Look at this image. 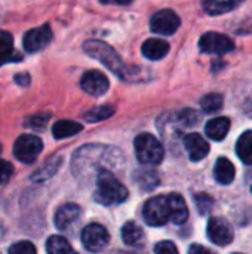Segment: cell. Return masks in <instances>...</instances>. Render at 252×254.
Returning a JSON list of instances; mask_svg holds the SVG:
<instances>
[{
	"label": "cell",
	"instance_id": "6da1fadb",
	"mask_svg": "<svg viewBox=\"0 0 252 254\" xmlns=\"http://www.w3.org/2000/svg\"><path fill=\"white\" fill-rule=\"evenodd\" d=\"M122 159V152L113 146L86 144L76 152L73 159V170L79 177H89L91 174H95L97 177L101 170H111L113 167L119 165Z\"/></svg>",
	"mask_w": 252,
	"mask_h": 254
},
{
	"label": "cell",
	"instance_id": "7a4b0ae2",
	"mask_svg": "<svg viewBox=\"0 0 252 254\" xmlns=\"http://www.w3.org/2000/svg\"><path fill=\"white\" fill-rule=\"evenodd\" d=\"M94 199L105 207L117 205L128 199V189L114 177L110 170H101L97 174V190Z\"/></svg>",
	"mask_w": 252,
	"mask_h": 254
},
{
	"label": "cell",
	"instance_id": "3957f363",
	"mask_svg": "<svg viewBox=\"0 0 252 254\" xmlns=\"http://www.w3.org/2000/svg\"><path fill=\"white\" fill-rule=\"evenodd\" d=\"M83 51L89 57H92L94 60H97L102 65H105L117 77L128 79V71H129L128 67L125 65V63L122 61V58L119 57L116 49L111 48L110 45H107L101 40L91 39V40H86L83 43Z\"/></svg>",
	"mask_w": 252,
	"mask_h": 254
},
{
	"label": "cell",
	"instance_id": "277c9868",
	"mask_svg": "<svg viewBox=\"0 0 252 254\" xmlns=\"http://www.w3.org/2000/svg\"><path fill=\"white\" fill-rule=\"evenodd\" d=\"M134 146L137 159L144 165H159L165 156L162 143L151 134L137 135Z\"/></svg>",
	"mask_w": 252,
	"mask_h": 254
},
{
	"label": "cell",
	"instance_id": "5b68a950",
	"mask_svg": "<svg viewBox=\"0 0 252 254\" xmlns=\"http://www.w3.org/2000/svg\"><path fill=\"white\" fill-rule=\"evenodd\" d=\"M143 216L147 225L150 226H163L168 220H171L168 195H159L150 198L143 208Z\"/></svg>",
	"mask_w": 252,
	"mask_h": 254
},
{
	"label": "cell",
	"instance_id": "8992f818",
	"mask_svg": "<svg viewBox=\"0 0 252 254\" xmlns=\"http://www.w3.org/2000/svg\"><path fill=\"white\" fill-rule=\"evenodd\" d=\"M43 143L37 135H19L13 144V155L22 164H33L42 153Z\"/></svg>",
	"mask_w": 252,
	"mask_h": 254
},
{
	"label": "cell",
	"instance_id": "52a82bcc",
	"mask_svg": "<svg viewBox=\"0 0 252 254\" xmlns=\"http://www.w3.org/2000/svg\"><path fill=\"white\" fill-rule=\"evenodd\" d=\"M110 241L107 229L100 223H91L82 231V244L91 253L102 252Z\"/></svg>",
	"mask_w": 252,
	"mask_h": 254
},
{
	"label": "cell",
	"instance_id": "ba28073f",
	"mask_svg": "<svg viewBox=\"0 0 252 254\" xmlns=\"http://www.w3.org/2000/svg\"><path fill=\"white\" fill-rule=\"evenodd\" d=\"M180 24H181L180 16L172 9H162L151 16L150 30L154 34L171 36L178 30Z\"/></svg>",
	"mask_w": 252,
	"mask_h": 254
},
{
	"label": "cell",
	"instance_id": "9c48e42d",
	"mask_svg": "<svg viewBox=\"0 0 252 254\" xmlns=\"http://www.w3.org/2000/svg\"><path fill=\"white\" fill-rule=\"evenodd\" d=\"M199 49L205 54H227L232 52L235 49V43L233 40L221 33H215V31H209L205 33L201 40H199Z\"/></svg>",
	"mask_w": 252,
	"mask_h": 254
},
{
	"label": "cell",
	"instance_id": "30bf717a",
	"mask_svg": "<svg viewBox=\"0 0 252 254\" xmlns=\"http://www.w3.org/2000/svg\"><path fill=\"white\" fill-rule=\"evenodd\" d=\"M52 40V30L49 24H43L37 28H33L30 31L25 33L24 39H22V45L24 49L30 54L39 52L43 48H46L49 45V42Z\"/></svg>",
	"mask_w": 252,
	"mask_h": 254
},
{
	"label": "cell",
	"instance_id": "8fae6325",
	"mask_svg": "<svg viewBox=\"0 0 252 254\" xmlns=\"http://www.w3.org/2000/svg\"><path fill=\"white\" fill-rule=\"evenodd\" d=\"M80 86L86 94H89L92 97H101L108 91L110 82L102 71L88 70L86 73H83V76L80 79Z\"/></svg>",
	"mask_w": 252,
	"mask_h": 254
},
{
	"label": "cell",
	"instance_id": "7c38bea8",
	"mask_svg": "<svg viewBox=\"0 0 252 254\" xmlns=\"http://www.w3.org/2000/svg\"><path fill=\"white\" fill-rule=\"evenodd\" d=\"M206 234H208V238L215 246L224 247V246H229L233 241V231H232V228L229 226V223L226 220L218 219V217H212L208 222Z\"/></svg>",
	"mask_w": 252,
	"mask_h": 254
},
{
	"label": "cell",
	"instance_id": "4fadbf2b",
	"mask_svg": "<svg viewBox=\"0 0 252 254\" xmlns=\"http://www.w3.org/2000/svg\"><path fill=\"white\" fill-rule=\"evenodd\" d=\"M183 143H184V147L187 150L189 158L193 162L202 161L209 153V144H208V141L201 134L192 132V134L184 137Z\"/></svg>",
	"mask_w": 252,
	"mask_h": 254
},
{
	"label": "cell",
	"instance_id": "5bb4252c",
	"mask_svg": "<svg viewBox=\"0 0 252 254\" xmlns=\"http://www.w3.org/2000/svg\"><path fill=\"white\" fill-rule=\"evenodd\" d=\"M80 207L76 204H65L59 207L55 213V226L59 231L68 229L71 225H74L80 217Z\"/></svg>",
	"mask_w": 252,
	"mask_h": 254
},
{
	"label": "cell",
	"instance_id": "9a60e30c",
	"mask_svg": "<svg viewBox=\"0 0 252 254\" xmlns=\"http://www.w3.org/2000/svg\"><path fill=\"white\" fill-rule=\"evenodd\" d=\"M168 202H169L171 220L175 225L186 223L189 219V208H187L184 198L178 193H171V195H168Z\"/></svg>",
	"mask_w": 252,
	"mask_h": 254
},
{
	"label": "cell",
	"instance_id": "2e32d148",
	"mask_svg": "<svg viewBox=\"0 0 252 254\" xmlns=\"http://www.w3.org/2000/svg\"><path fill=\"white\" fill-rule=\"evenodd\" d=\"M141 52L151 61L162 60L169 52V43L162 39H147L141 46Z\"/></svg>",
	"mask_w": 252,
	"mask_h": 254
},
{
	"label": "cell",
	"instance_id": "e0dca14e",
	"mask_svg": "<svg viewBox=\"0 0 252 254\" xmlns=\"http://www.w3.org/2000/svg\"><path fill=\"white\" fill-rule=\"evenodd\" d=\"M229 129H230V119L224 116L214 118L205 125V134L211 140H215V141L224 140L226 135L229 134Z\"/></svg>",
	"mask_w": 252,
	"mask_h": 254
},
{
	"label": "cell",
	"instance_id": "ac0fdd59",
	"mask_svg": "<svg viewBox=\"0 0 252 254\" xmlns=\"http://www.w3.org/2000/svg\"><path fill=\"white\" fill-rule=\"evenodd\" d=\"M236 171L235 165L227 158H218L215 168H214V177L220 185H230L235 180Z\"/></svg>",
	"mask_w": 252,
	"mask_h": 254
},
{
	"label": "cell",
	"instance_id": "d6986e66",
	"mask_svg": "<svg viewBox=\"0 0 252 254\" xmlns=\"http://www.w3.org/2000/svg\"><path fill=\"white\" fill-rule=\"evenodd\" d=\"M122 240L129 247H138V246H141V243L144 240L143 229L137 223L128 222L122 228Z\"/></svg>",
	"mask_w": 252,
	"mask_h": 254
},
{
	"label": "cell",
	"instance_id": "ffe728a7",
	"mask_svg": "<svg viewBox=\"0 0 252 254\" xmlns=\"http://www.w3.org/2000/svg\"><path fill=\"white\" fill-rule=\"evenodd\" d=\"M82 129H83V127L74 121H58L52 127V134L56 140H61V138L73 137L77 132H80Z\"/></svg>",
	"mask_w": 252,
	"mask_h": 254
},
{
	"label": "cell",
	"instance_id": "44dd1931",
	"mask_svg": "<svg viewBox=\"0 0 252 254\" xmlns=\"http://www.w3.org/2000/svg\"><path fill=\"white\" fill-rule=\"evenodd\" d=\"M61 162H62V158H59V156H53V158L48 159V161H46V162H45V164L31 176V180L36 182V183H42V182L50 179V177L56 173V170L59 168Z\"/></svg>",
	"mask_w": 252,
	"mask_h": 254
},
{
	"label": "cell",
	"instance_id": "7402d4cb",
	"mask_svg": "<svg viewBox=\"0 0 252 254\" xmlns=\"http://www.w3.org/2000/svg\"><path fill=\"white\" fill-rule=\"evenodd\" d=\"M236 153L244 164L252 165V131H245L239 137L236 143Z\"/></svg>",
	"mask_w": 252,
	"mask_h": 254
},
{
	"label": "cell",
	"instance_id": "603a6c76",
	"mask_svg": "<svg viewBox=\"0 0 252 254\" xmlns=\"http://www.w3.org/2000/svg\"><path fill=\"white\" fill-rule=\"evenodd\" d=\"M46 252H48V254H77L71 249L68 241L59 235H53L48 240Z\"/></svg>",
	"mask_w": 252,
	"mask_h": 254
},
{
	"label": "cell",
	"instance_id": "cb8c5ba5",
	"mask_svg": "<svg viewBox=\"0 0 252 254\" xmlns=\"http://www.w3.org/2000/svg\"><path fill=\"white\" fill-rule=\"evenodd\" d=\"M113 113H114V107H111V106H98V107H94L89 112H86L83 115V118H85L86 122H100V121L108 119Z\"/></svg>",
	"mask_w": 252,
	"mask_h": 254
},
{
	"label": "cell",
	"instance_id": "d4e9b609",
	"mask_svg": "<svg viewBox=\"0 0 252 254\" xmlns=\"http://www.w3.org/2000/svg\"><path fill=\"white\" fill-rule=\"evenodd\" d=\"M201 107L205 113H214L217 110H220L223 107V97L217 92H211L206 94L202 100H201Z\"/></svg>",
	"mask_w": 252,
	"mask_h": 254
},
{
	"label": "cell",
	"instance_id": "484cf974",
	"mask_svg": "<svg viewBox=\"0 0 252 254\" xmlns=\"http://www.w3.org/2000/svg\"><path fill=\"white\" fill-rule=\"evenodd\" d=\"M202 6H203L205 12L208 15H212V16L232 10V6L229 4L227 0H203Z\"/></svg>",
	"mask_w": 252,
	"mask_h": 254
},
{
	"label": "cell",
	"instance_id": "4316f807",
	"mask_svg": "<svg viewBox=\"0 0 252 254\" xmlns=\"http://www.w3.org/2000/svg\"><path fill=\"white\" fill-rule=\"evenodd\" d=\"M13 37L9 31L0 30V57L13 54Z\"/></svg>",
	"mask_w": 252,
	"mask_h": 254
},
{
	"label": "cell",
	"instance_id": "83f0119b",
	"mask_svg": "<svg viewBox=\"0 0 252 254\" xmlns=\"http://www.w3.org/2000/svg\"><path fill=\"white\" fill-rule=\"evenodd\" d=\"M49 118H50L49 113H39V115H34V116H31V118H28V119L25 121V127H28V128H31V129H39V131H42V129H45V127H46Z\"/></svg>",
	"mask_w": 252,
	"mask_h": 254
},
{
	"label": "cell",
	"instance_id": "f1b7e54d",
	"mask_svg": "<svg viewBox=\"0 0 252 254\" xmlns=\"http://www.w3.org/2000/svg\"><path fill=\"white\" fill-rule=\"evenodd\" d=\"M177 121H178L183 127H193V125L198 124L199 115H198L195 110H192V109H184V110H181V112L178 113Z\"/></svg>",
	"mask_w": 252,
	"mask_h": 254
},
{
	"label": "cell",
	"instance_id": "f546056e",
	"mask_svg": "<svg viewBox=\"0 0 252 254\" xmlns=\"http://www.w3.org/2000/svg\"><path fill=\"white\" fill-rule=\"evenodd\" d=\"M9 254H36V247L30 241H19L9 247Z\"/></svg>",
	"mask_w": 252,
	"mask_h": 254
},
{
	"label": "cell",
	"instance_id": "4dcf8cb0",
	"mask_svg": "<svg viewBox=\"0 0 252 254\" xmlns=\"http://www.w3.org/2000/svg\"><path fill=\"white\" fill-rule=\"evenodd\" d=\"M195 202L198 205V210L201 214H206L209 210H211V205H212V198H209L206 193H199L195 196Z\"/></svg>",
	"mask_w": 252,
	"mask_h": 254
},
{
	"label": "cell",
	"instance_id": "1f68e13d",
	"mask_svg": "<svg viewBox=\"0 0 252 254\" xmlns=\"http://www.w3.org/2000/svg\"><path fill=\"white\" fill-rule=\"evenodd\" d=\"M154 254H178V250L171 241H160L154 247Z\"/></svg>",
	"mask_w": 252,
	"mask_h": 254
},
{
	"label": "cell",
	"instance_id": "d6a6232c",
	"mask_svg": "<svg viewBox=\"0 0 252 254\" xmlns=\"http://www.w3.org/2000/svg\"><path fill=\"white\" fill-rule=\"evenodd\" d=\"M12 173H13V167H12V164H9L7 161L0 159V186H1V185H4V183L10 179Z\"/></svg>",
	"mask_w": 252,
	"mask_h": 254
},
{
	"label": "cell",
	"instance_id": "836d02e7",
	"mask_svg": "<svg viewBox=\"0 0 252 254\" xmlns=\"http://www.w3.org/2000/svg\"><path fill=\"white\" fill-rule=\"evenodd\" d=\"M21 60H22V55L13 51V54H10V55L0 57V65L1 64H6V63H19Z\"/></svg>",
	"mask_w": 252,
	"mask_h": 254
},
{
	"label": "cell",
	"instance_id": "e575fe53",
	"mask_svg": "<svg viewBox=\"0 0 252 254\" xmlns=\"http://www.w3.org/2000/svg\"><path fill=\"white\" fill-rule=\"evenodd\" d=\"M13 80L19 85V86H28L30 83V76L28 73H18L13 76Z\"/></svg>",
	"mask_w": 252,
	"mask_h": 254
},
{
	"label": "cell",
	"instance_id": "d590c367",
	"mask_svg": "<svg viewBox=\"0 0 252 254\" xmlns=\"http://www.w3.org/2000/svg\"><path fill=\"white\" fill-rule=\"evenodd\" d=\"M189 254H214L212 252H209L208 249H205L203 246L199 244H193L189 250Z\"/></svg>",
	"mask_w": 252,
	"mask_h": 254
},
{
	"label": "cell",
	"instance_id": "8d00e7d4",
	"mask_svg": "<svg viewBox=\"0 0 252 254\" xmlns=\"http://www.w3.org/2000/svg\"><path fill=\"white\" fill-rule=\"evenodd\" d=\"M104 4H128L131 3V0H100Z\"/></svg>",
	"mask_w": 252,
	"mask_h": 254
},
{
	"label": "cell",
	"instance_id": "74e56055",
	"mask_svg": "<svg viewBox=\"0 0 252 254\" xmlns=\"http://www.w3.org/2000/svg\"><path fill=\"white\" fill-rule=\"evenodd\" d=\"M227 1H229V4H230L232 9H233V7H236V6H239L244 0H227Z\"/></svg>",
	"mask_w": 252,
	"mask_h": 254
},
{
	"label": "cell",
	"instance_id": "f35d334b",
	"mask_svg": "<svg viewBox=\"0 0 252 254\" xmlns=\"http://www.w3.org/2000/svg\"><path fill=\"white\" fill-rule=\"evenodd\" d=\"M0 152H1V146H0Z\"/></svg>",
	"mask_w": 252,
	"mask_h": 254
},
{
	"label": "cell",
	"instance_id": "ab89813d",
	"mask_svg": "<svg viewBox=\"0 0 252 254\" xmlns=\"http://www.w3.org/2000/svg\"><path fill=\"white\" fill-rule=\"evenodd\" d=\"M251 190H252V188H251Z\"/></svg>",
	"mask_w": 252,
	"mask_h": 254
}]
</instances>
